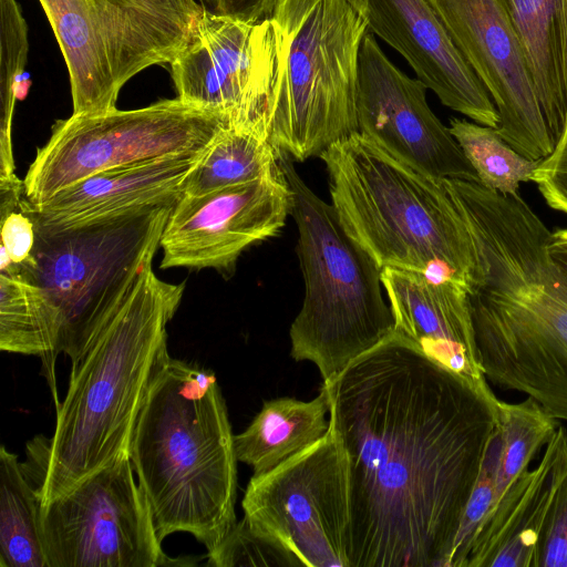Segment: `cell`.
Wrapping results in <instances>:
<instances>
[{
    "label": "cell",
    "mask_w": 567,
    "mask_h": 567,
    "mask_svg": "<svg viewBox=\"0 0 567 567\" xmlns=\"http://www.w3.org/2000/svg\"><path fill=\"white\" fill-rule=\"evenodd\" d=\"M322 384L348 456L350 567H447L497 430L493 391L398 332Z\"/></svg>",
    "instance_id": "cell-1"
},
{
    "label": "cell",
    "mask_w": 567,
    "mask_h": 567,
    "mask_svg": "<svg viewBox=\"0 0 567 567\" xmlns=\"http://www.w3.org/2000/svg\"><path fill=\"white\" fill-rule=\"evenodd\" d=\"M453 198L478 258L470 303L485 378L567 421V274L551 231L518 193L467 182Z\"/></svg>",
    "instance_id": "cell-2"
},
{
    "label": "cell",
    "mask_w": 567,
    "mask_h": 567,
    "mask_svg": "<svg viewBox=\"0 0 567 567\" xmlns=\"http://www.w3.org/2000/svg\"><path fill=\"white\" fill-rule=\"evenodd\" d=\"M152 265L72 364L53 435L37 436L27 445L24 466L41 503L128 453L152 377L168 351L166 326L185 289V282L159 279Z\"/></svg>",
    "instance_id": "cell-3"
},
{
    "label": "cell",
    "mask_w": 567,
    "mask_h": 567,
    "mask_svg": "<svg viewBox=\"0 0 567 567\" xmlns=\"http://www.w3.org/2000/svg\"><path fill=\"white\" fill-rule=\"evenodd\" d=\"M128 454L161 542L185 532L213 554L237 523L238 461L214 372L167 351L152 377Z\"/></svg>",
    "instance_id": "cell-4"
},
{
    "label": "cell",
    "mask_w": 567,
    "mask_h": 567,
    "mask_svg": "<svg viewBox=\"0 0 567 567\" xmlns=\"http://www.w3.org/2000/svg\"><path fill=\"white\" fill-rule=\"evenodd\" d=\"M319 157L340 223L382 269L454 279L471 291L477 252L443 179L411 167L359 133Z\"/></svg>",
    "instance_id": "cell-5"
},
{
    "label": "cell",
    "mask_w": 567,
    "mask_h": 567,
    "mask_svg": "<svg viewBox=\"0 0 567 567\" xmlns=\"http://www.w3.org/2000/svg\"><path fill=\"white\" fill-rule=\"evenodd\" d=\"M280 166L292 192L291 213L305 282L303 301L291 323L290 355L315 363L322 383L389 340L395 320L382 293V268L346 231L332 204L299 176L291 159Z\"/></svg>",
    "instance_id": "cell-6"
},
{
    "label": "cell",
    "mask_w": 567,
    "mask_h": 567,
    "mask_svg": "<svg viewBox=\"0 0 567 567\" xmlns=\"http://www.w3.org/2000/svg\"><path fill=\"white\" fill-rule=\"evenodd\" d=\"M277 71L268 141L291 161L358 133L359 56L369 32L349 0H274Z\"/></svg>",
    "instance_id": "cell-7"
},
{
    "label": "cell",
    "mask_w": 567,
    "mask_h": 567,
    "mask_svg": "<svg viewBox=\"0 0 567 567\" xmlns=\"http://www.w3.org/2000/svg\"><path fill=\"white\" fill-rule=\"evenodd\" d=\"M63 55L72 114L116 109L123 86L169 65L204 12L198 0H39Z\"/></svg>",
    "instance_id": "cell-8"
},
{
    "label": "cell",
    "mask_w": 567,
    "mask_h": 567,
    "mask_svg": "<svg viewBox=\"0 0 567 567\" xmlns=\"http://www.w3.org/2000/svg\"><path fill=\"white\" fill-rule=\"evenodd\" d=\"M168 204L69 229H35L34 267L61 320L59 352L75 364L96 331L153 264L172 207Z\"/></svg>",
    "instance_id": "cell-9"
},
{
    "label": "cell",
    "mask_w": 567,
    "mask_h": 567,
    "mask_svg": "<svg viewBox=\"0 0 567 567\" xmlns=\"http://www.w3.org/2000/svg\"><path fill=\"white\" fill-rule=\"evenodd\" d=\"M228 125L224 115L177 97L135 110L72 114L58 120L38 148L23 178V197L39 204L100 172L200 154Z\"/></svg>",
    "instance_id": "cell-10"
},
{
    "label": "cell",
    "mask_w": 567,
    "mask_h": 567,
    "mask_svg": "<svg viewBox=\"0 0 567 567\" xmlns=\"http://www.w3.org/2000/svg\"><path fill=\"white\" fill-rule=\"evenodd\" d=\"M241 506L255 530L303 566L350 567L349 464L331 423L315 444L271 471L252 475Z\"/></svg>",
    "instance_id": "cell-11"
},
{
    "label": "cell",
    "mask_w": 567,
    "mask_h": 567,
    "mask_svg": "<svg viewBox=\"0 0 567 567\" xmlns=\"http://www.w3.org/2000/svg\"><path fill=\"white\" fill-rule=\"evenodd\" d=\"M40 532L49 567L196 564L164 554L128 453L41 503Z\"/></svg>",
    "instance_id": "cell-12"
},
{
    "label": "cell",
    "mask_w": 567,
    "mask_h": 567,
    "mask_svg": "<svg viewBox=\"0 0 567 567\" xmlns=\"http://www.w3.org/2000/svg\"><path fill=\"white\" fill-rule=\"evenodd\" d=\"M169 69L177 99L224 115L230 126L268 136L277 71L270 17L250 19L204 10Z\"/></svg>",
    "instance_id": "cell-13"
},
{
    "label": "cell",
    "mask_w": 567,
    "mask_h": 567,
    "mask_svg": "<svg viewBox=\"0 0 567 567\" xmlns=\"http://www.w3.org/2000/svg\"><path fill=\"white\" fill-rule=\"evenodd\" d=\"M453 42L488 91L499 136L542 161L556 142L544 115L518 34L499 0H429Z\"/></svg>",
    "instance_id": "cell-14"
},
{
    "label": "cell",
    "mask_w": 567,
    "mask_h": 567,
    "mask_svg": "<svg viewBox=\"0 0 567 567\" xmlns=\"http://www.w3.org/2000/svg\"><path fill=\"white\" fill-rule=\"evenodd\" d=\"M427 87L409 76L365 34L359 56L358 133L436 179L480 183L461 146L426 101Z\"/></svg>",
    "instance_id": "cell-15"
},
{
    "label": "cell",
    "mask_w": 567,
    "mask_h": 567,
    "mask_svg": "<svg viewBox=\"0 0 567 567\" xmlns=\"http://www.w3.org/2000/svg\"><path fill=\"white\" fill-rule=\"evenodd\" d=\"M291 205L292 192L282 168L205 195L183 194L162 233L161 268H213L230 274L244 250L280 231Z\"/></svg>",
    "instance_id": "cell-16"
},
{
    "label": "cell",
    "mask_w": 567,
    "mask_h": 567,
    "mask_svg": "<svg viewBox=\"0 0 567 567\" xmlns=\"http://www.w3.org/2000/svg\"><path fill=\"white\" fill-rule=\"evenodd\" d=\"M369 31L404 58L446 107L497 128L496 106L429 0H349Z\"/></svg>",
    "instance_id": "cell-17"
},
{
    "label": "cell",
    "mask_w": 567,
    "mask_h": 567,
    "mask_svg": "<svg viewBox=\"0 0 567 567\" xmlns=\"http://www.w3.org/2000/svg\"><path fill=\"white\" fill-rule=\"evenodd\" d=\"M204 153L100 172L42 203L23 197L20 207L35 229L54 231L173 204L182 197L185 179Z\"/></svg>",
    "instance_id": "cell-18"
},
{
    "label": "cell",
    "mask_w": 567,
    "mask_h": 567,
    "mask_svg": "<svg viewBox=\"0 0 567 567\" xmlns=\"http://www.w3.org/2000/svg\"><path fill=\"white\" fill-rule=\"evenodd\" d=\"M381 279L395 332L449 369L488 389L476 348L468 288L454 279L395 268H383Z\"/></svg>",
    "instance_id": "cell-19"
},
{
    "label": "cell",
    "mask_w": 567,
    "mask_h": 567,
    "mask_svg": "<svg viewBox=\"0 0 567 567\" xmlns=\"http://www.w3.org/2000/svg\"><path fill=\"white\" fill-rule=\"evenodd\" d=\"M567 449L559 424L538 465L527 470L487 514L466 567H538V549Z\"/></svg>",
    "instance_id": "cell-20"
},
{
    "label": "cell",
    "mask_w": 567,
    "mask_h": 567,
    "mask_svg": "<svg viewBox=\"0 0 567 567\" xmlns=\"http://www.w3.org/2000/svg\"><path fill=\"white\" fill-rule=\"evenodd\" d=\"M525 51L556 145L567 125V0H499Z\"/></svg>",
    "instance_id": "cell-21"
},
{
    "label": "cell",
    "mask_w": 567,
    "mask_h": 567,
    "mask_svg": "<svg viewBox=\"0 0 567 567\" xmlns=\"http://www.w3.org/2000/svg\"><path fill=\"white\" fill-rule=\"evenodd\" d=\"M329 394L322 384L310 401H265L248 427L234 435L236 457L264 474L319 441L329 430Z\"/></svg>",
    "instance_id": "cell-22"
},
{
    "label": "cell",
    "mask_w": 567,
    "mask_h": 567,
    "mask_svg": "<svg viewBox=\"0 0 567 567\" xmlns=\"http://www.w3.org/2000/svg\"><path fill=\"white\" fill-rule=\"evenodd\" d=\"M60 337V315L44 290L23 276L0 274V349L41 358L55 409Z\"/></svg>",
    "instance_id": "cell-23"
},
{
    "label": "cell",
    "mask_w": 567,
    "mask_h": 567,
    "mask_svg": "<svg viewBox=\"0 0 567 567\" xmlns=\"http://www.w3.org/2000/svg\"><path fill=\"white\" fill-rule=\"evenodd\" d=\"M281 157L266 133L225 126L186 177L183 194L200 196L270 176L281 171Z\"/></svg>",
    "instance_id": "cell-24"
},
{
    "label": "cell",
    "mask_w": 567,
    "mask_h": 567,
    "mask_svg": "<svg viewBox=\"0 0 567 567\" xmlns=\"http://www.w3.org/2000/svg\"><path fill=\"white\" fill-rule=\"evenodd\" d=\"M38 488L17 454L0 450V566L49 567Z\"/></svg>",
    "instance_id": "cell-25"
},
{
    "label": "cell",
    "mask_w": 567,
    "mask_h": 567,
    "mask_svg": "<svg viewBox=\"0 0 567 567\" xmlns=\"http://www.w3.org/2000/svg\"><path fill=\"white\" fill-rule=\"evenodd\" d=\"M496 417L501 450L489 512L520 475L529 470L530 463L559 426L557 419L529 396L518 403L497 399Z\"/></svg>",
    "instance_id": "cell-26"
},
{
    "label": "cell",
    "mask_w": 567,
    "mask_h": 567,
    "mask_svg": "<svg viewBox=\"0 0 567 567\" xmlns=\"http://www.w3.org/2000/svg\"><path fill=\"white\" fill-rule=\"evenodd\" d=\"M449 128L486 188L512 195L522 182L532 181L540 161L520 155L496 128L456 117L450 120Z\"/></svg>",
    "instance_id": "cell-27"
},
{
    "label": "cell",
    "mask_w": 567,
    "mask_h": 567,
    "mask_svg": "<svg viewBox=\"0 0 567 567\" xmlns=\"http://www.w3.org/2000/svg\"><path fill=\"white\" fill-rule=\"evenodd\" d=\"M28 25L17 0H0V176L16 174L11 142L19 85L28 62Z\"/></svg>",
    "instance_id": "cell-28"
},
{
    "label": "cell",
    "mask_w": 567,
    "mask_h": 567,
    "mask_svg": "<svg viewBox=\"0 0 567 567\" xmlns=\"http://www.w3.org/2000/svg\"><path fill=\"white\" fill-rule=\"evenodd\" d=\"M208 566L301 567L302 563L285 547L255 530L243 518L237 522L220 546L207 555Z\"/></svg>",
    "instance_id": "cell-29"
},
{
    "label": "cell",
    "mask_w": 567,
    "mask_h": 567,
    "mask_svg": "<svg viewBox=\"0 0 567 567\" xmlns=\"http://www.w3.org/2000/svg\"><path fill=\"white\" fill-rule=\"evenodd\" d=\"M499 450L501 437L497 429L464 511L447 567H466L473 542L493 504Z\"/></svg>",
    "instance_id": "cell-30"
},
{
    "label": "cell",
    "mask_w": 567,
    "mask_h": 567,
    "mask_svg": "<svg viewBox=\"0 0 567 567\" xmlns=\"http://www.w3.org/2000/svg\"><path fill=\"white\" fill-rule=\"evenodd\" d=\"M0 217V274L25 277L34 267V224L21 207L1 215Z\"/></svg>",
    "instance_id": "cell-31"
},
{
    "label": "cell",
    "mask_w": 567,
    "mask_h": 567,
    "mask_svg": "<svg viewBox=\"0 0 567 567\" xmlns=\"http://www.w3.org/2000/svg\"><path fill=\"white\" fill-rule=\"evenodd\" d=\"M538 567H567V449L539 544Z\"/></svg>",
    "instance_id": "cell-32"
},
{
    "label": "cell",
    "mask_w": 567,
    "mask_h": 567,
    "mask_svg": "<svg viewBox=\"0 0 567 567\" xmlns=\"http://www.w3.org/2000/svg\"><path fill=\"white\" fill-rule=\"evenodd\" d=\"M532 181L548 206L567 214V125L551 154L538 163Z\"/></svg>",
    "instance_id": "cell-33"
},
{
    "label": "cell",
    "mask_w": 567,
    "mask_h": 567,
    "mask_svg": "<svg viewBox=\"0 0 567 567\" xmlns=\"http://www.w3.org/2000/svg\"><path fill=\"white\" fill-rule=\"evenodd\" d=\"M205 10L250 19L267 18L274 0H198Z\"/></svg>",
    "instance_id": "cell-34"
},
{
    "label": "cell",
    "mask_w": 567,
    "mask_h": 567,
    "mask_svg": "<svg viewBox=\"0 0 567 567\" xmlns=\"http://www.w3.org/2000/svg\"><path fill=\"white\" fill-rule=\"evenodd\" d=\"M547 248L551 259L567 274V228L551 233Z\"/></svg>",
    "instance_id": "cell-35"
}]
</instances>
